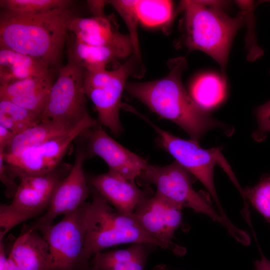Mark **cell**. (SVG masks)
Returning a JSON list of instances; mask_svg holds the SVG:
<instances>
[{"label": "cell", "instance_id": "ac0fdd59", "mask_svg": "<svg viewBox=\"0 0 270 270\" xmlns=\"http://www.w3.org/2000/svg\"><path fill=\"white\" fill-rule=\"evenodd\" d=\"M38 231L22 229L8 253L22 270H53L49 246Z\"/></svg>", "mask_w": 270, "mask_h": 270}, {"label": "cell", "instance_id": "3957f363", "mask_svg": "<svg viewBox=\"0 0 270 270\" xmlns=\"http://www.w3.org/2000/svg\"><path fill=\"white\" fill-rule=\"evenodd\" d=\"M223 4L215 0L181 1L178 10L184 16L176 46L206 53L218 64L224 78L232 40L246 16L242 7L236 16H230L223 10Z\"/></svg>", "mask_w": 270, "mask_h": 270}, {"label": "cell", "instance_id": "e0dca14e", "mask_svg": "<svg viewBox=\"0 0 270 270\" xmlns=\"http://www.w3.org/2000/svg\"><path fill=\"white\" fill-rule=\"evenodd\" d=\"M54 70L14 83L0 86V100L10 101L41 116L54 80Z\"/></svg>", "mask_w": 270, "mask_h": 270}, {"label": "cell", "instance_id": "8992f818", "mask_svg": "<svg viewBox=\"0 0 270 270\" xmlns=\"http://www.w3.org/2000/svg\"><path fill=\"white\" fill-rule=\"evenodd\" d=\"M132 112L138 114L154 128L158 136L160 146L170 154L177 162L200 182L212 196L218 213L224 218L229 220L216 192L214 181L215 164L220 165L236 185L238 182L221 152L222 148H202L196 142L191 139H182L160 128L134 110L133 109Z\"/></svg>", "mask_w": 270, "mask_h": 270}, {"label": "cell", "instance_id": "f546056e", "mask_svg": "<svg viewBox=\"0 0 270 270\" xmlns=\"http://www.w3.org/2000/svg\"><path fill=\"white\" fill-rule=\"evenodd\" d=\"M4 152H0V180L5 186L4 194L8 198H13L16 194L19 184L16 181V178L10 172L4 161Z\"/></svg>", "mask_w": 270, "mask_h": 270}, {"label": "cell", "instance_id": "9a60e30c", "mask_svg": "<svg viewBox=\"0 0 270 270\" xmlns=\"http://www.w3.org/2000/svg\"><path fill=\"white\" fill-rule=\"evenodd\" d=\"M110 16H77L68 26L76 39L88 44L106 46L120 50L127 55L133 52L130 36L120 33Z\"/></svg>", "mask_w": 270, "mask_h": 270}, {"label": "cell", "instance_id": "4dcf8cb0", "mask_svg": "<svg viewBox=\"0 0 270 270\" xmlns=\"http://www.w3.org/2000/svg\"><path fill=\"white\" fill-rule=\"evenodd\" d=\"M16 135L11 130L0 126V152H4L6 147Z\"/></svg>", "mask_w": 270, "mask_h": 270}, {"label": "cell", "instance_id": "f1b7e54d", "mask_svg": "<svg viewBox=\"0 0 270 270\" xmlns=\"http://www.w3.org/2000/svg\"><path fill=\"white\" fill-rule=\"evenodd\" d=\"M258 127L252 136L256 142L264 140L270 132V100L256 108L254 111Z\"/></svg>", "mask_w": 270, "mask_h": 270}, {"label": "cell", "instance_id": "e575fe53", "mask_svg": "<svg viewBox=\"0 0 270 270\" xmlns=\"http://www.w3.org/2000/svg\"><path fill=\"white\" fill-rule=\"evenodd\" d=\"M4 270H22L16 264L10 254Z\"/></svg>", "mask_w": 270, "mask_h": 270}, {"label": "cell", "instance_id": "cb8c5ba5", "mask_svg": "<svg viewBox=\"0 0 270 270\" xmlns=\"http://www.w3.org/2000/svg\"><path fill=\"white\" fill-rule=\"evenodd\" d=\"M42 121L39 115L13 102L0 100V126L17 135Z\"/></svg>", "mask_w": 270, "mask_h": 270}, {"label": "cell", "instance_id": "603a6c76", "mask_svg": "<svg viewBox=\"0 0 270 270\" xmlns=\"http://www.w3.org/2000/svg\"><path fill=\"white\" fill-rule=\"evenodd\" d=\"M190 94L198 106L208 111L224 100L226 94L224 78L212 74H202L192 83Z\"/></svg>", "mask_w": 270, "mask_h": 270}, {"label": "cell", "instance_id": "7a4b0ae2", "mask_svg": "<svg viewBox=\"0 0 270 270\" xmlns=\"http://www.w3.org/2000/svg\"><path fill=\"white\" fill-rule=\"evenodd\" d=\"M70 8L35 14L0 10V47L31 56L60 68L68 26L77 17Z\"/></svg>", "mask_w": 270, "mask_h": 270}, {"label": "cell", "instance_id": "d6a6232c", "mask_svg": "<svg viewBox=\"0 0 270 270\" xmlns=\"http://www.w3.org/2000/svg\"><path fill=\"white\" fill-rule=\"evenodd\" d=\"M256 270H270V260L260 251V259L254 261Z\"/></svg>", "mask_w": 270, "mask_h": 270}, {"label": "cell", "instance_id": "277c9868", "mask_svg": "<svg viewBox=\"0 0 270 270\" xmlns=\"http://www.w3.org/2000/svg\"><path fill=\"white\" fill-rule=\"evenodd\" d=\"M90 188L92 202L65 214L57 224L38 230L49 246L53 270H84L90 266L84 257L88 231L110 206L97 191Z\"/></svg>", "mask_w": 270, "mask_h": 270}, {"label": "cell", "instance_id": "6da1fadb", "mask_svg": "<svg viewBox=\"0 0 270 270\" xmlns=\"http://www.w3.org/2000/svg\"><path fill=\"white\" fill-rule=\"evenodd\" d=\"M187 66L185 58H172L168 62L169 72L164 77L150 82H127L125 90L161 118L176 124L195 142H198L207 130L214 128L231 134L232 131L198 106L186 90L182 76Z\"/></svg>", "mask_w": 270, "mask_h": 270}, {"label": "cell", "instance_id": "ba28073f", "mask_svg": "<svg viewBox=\"0 0 270 270\" xmlns=\"http://www.w3.org/2000/svg\"><path fill=\"white\" fill-rule=\"evenodd\" d=\"M145 243L167 249L182 256L186 250L176 244H169L153 237L142 226L134 213H124L109 206L89 229L85 243L84 257L90 258L104 249L120 244Z\"/></svg>", "mask_w": 270, "mask_h": 270}, {"label": "cell", "instance_id": "44dd1931", "mask_svg": "<svg viewBox=\"0 0 270 270\" xmlns=\"http://www.w3.org/2000/svg\"><path fill=\"white\" fill-rule=\"evenodd\" d=\"M51 69L31 56L0 47V86L40 76Z\"/></svg>", "mask_w": 270, "mask_h": 270}, {"label": "cell", "instance_id": "83f0119b", "mask_svg": "<svg viewBox=\"0 0 270 270\" xmlns=\"http://www.w3.org/2000/svg\"><path fill=\"white\" fill-rule=\"evenodd\" d=\"M107 3L116 9L125 22L132 41L134 57L140 64L141 56L138 33L139 20L136 10V0H107Z\"/></svg>", "mask_w": 270, "mask_h": 270}, {"label": "cell", "instance_id": "52a82bcc", "mask_svg": "<svg viewBox=\"0 0 270 270\" xmlns=\"http://www.w3.org/2000/svg\"><path fill=\"white\" fill-rule=\"evenodd\" d=\"M72 168L69 164L61 163L44 174L20 180L12 202L0 205V241L16 225L46 212L56 188Z\"/></svg>", "mask_w": 270, "mask_h": 270}, {"label": "cell", "instance_id": "484cf974", "mask_svg": "<svg viewBox=\"0 0 270 270\" xmlns=\"http://www.w3.org/2000/svg\"><path fill=\"white\" fill-rule=\"evenodd\" d=\"M70 0H0L1 10L20 14H35L70 8Z\"/></svg>", "mask_w": 270, "mask_h": 270}, {"label": "cell", "instance_id": "d590c367", "mask_svg": "<svg viewBox=\"0 0 270 270\" xmlns=\"http://www.w3.org/2000/svg\"><path fill=\"white\" fill-rule=\"evenodd\" d=\"M153 270H170L168 269L166 266L164 264H159L156 266Z\"/></svg>", "mask_w": 270, "mask_h": 270}, {"label": "cell", "instance_id": "d4e9b609", "mask_svg": "<svg viewBox=\"0 0 270 270\" xmlns=\"http://www.w3.org/2000/svg\"><path fill=\"white\" fill-rule=\"evenodd\" d=\"M136 10L142 23L150 26H156L170 21L173 4L170 0H136Z\"/></svg>", "mask_w": 270, "mask_h": 270}, {"label": "cell", "instance_id": "5bb4252c", "mask_svg": "<svg viewBox=\"0 0 270 270\" xmlns=\"http://www.w3.org/2000/svg\"><path fill=\"white\" fill-rule=\"evenodd\" d=\"M182 208L158 192L141 202L134 214L144 229L162 242L174 244L172 239L182 224Z\"/></svg>", "mask_w": 270, "mask_h": 270}, {"label": "cell", "instance_id": "836d02e7", "mask_svg": "<svg viewBox=\"0 0 270 270\" xmlns=\"http://www.w3.org/2000/svg\"><path fill=\"white\" fill-rule=\"evenodd\" d=\"M8 256L6 254V248L2 240L0 241V270H4Z\"/></svg>", "mask_w": 270, "mask_h": 270}, {"label": "cell", "instance_id": "30bf717a", "mask_svg": "<svg viewBox=\"0 0 270 270\" xmlns=\"http://www.w3.org/2000/svg\"><path fill=\"white\" fill-rule=\"evenodd\" d=\"M85 70L68 56L49 94L42 120H52L76 126L89 114L84 88Z\"/></svg>", "mask_w": 270, "mask_h": 270}, {"label": "cell", "instance_id": "9c48e42d", "mask_svg": "<svg viewBox=\"0 0 270 270\" xmlns=\"http://www.w3.org/2000/svg\"><path fill=\"white\" fill-rule=\"evenodd\" d=\"M136 62L134 57L114 70L84 72V92L95 106L98 123L116 135L122 131L120 118L121 98L127 79L136 74Z\"/></svg>", "mask_w": 270, "mask_h": 270}, {"label": "cell", "instance_id": "7c38bea8", "mask_svg": "<svg viewBox=\"0 0 270 270\" xmlns=\"http://www.w3.org/2000/svg\"><path fill=\"white\" fill-rule=\"evenodd\" d=\"M86 154L83 148H78L72 169L56 188L48 209L22 229L38 230L50 226L56 217L70 213L86 202L90 192L83 170Z\"/></svg>", "mask_w": 270, "mask_h": 270}, {"label": "cell", "instance_id": "7402d4cb", "mask_svg": "<svg viewBox=\"0 0 270 270\" xmlns=\"http://www.w3.org/2000/svg\"><path fill=\"white\" fill-rule=\"evenodd\" d=\"M68 56L86 70L98 72L106 70L109 64L118 58L128 55L114 48L90 45L75 38L68 46Z\"/></svg>", "mask_w": 270, "mask_h": 270}, {"label": "cell", "instance_id": "2e32d148", "mask_svg": "<svg viewBox=\"0 0 270 270\" xmlns=\"http://www.w3.org/2000/svg\"><path fill=\"white\" fill-rule=\"evenodd\" d=\"M86 178L89 186L121 212L134 213L137 206L150 196L146 190L138 188L135 182L110 171Z\"/></svg>", "mask_w": 270, "mask_h": 270}, {"label": "cell", "instance_id": "74e56055", "mask_svg": "<svg viewBox=\"0 0 270 270\" xmlns=\"http://www.w3.org/2000/svg\"></svg>", "mask_w": 270, "mask_h": 270}, {"label": "cell", "instance_id": "4316f807", "mask_svg": "<svg viewBox=\"0 0 270 270\" xmlns=\"http://www.w3.org/2000/svg\"><path fill=\"white\" fill-rule=\"evenodd\" d=\"M243 196L270 224V174L263 175L255 186L246 188Z\"/></svg>", "mask_w": 270, "mask_h": 270}, {"label": "cell", "instance_id": "8d00e7d4", "mask_svg": "<svg viewBox=\"0 0 270 270\" xmlns=\"http://www.w3.org/2000/svg\"><path fill=\"white\" fill-rule=\"evenodd\" d=\"M84 270H99L96 269L90 265Z\"/></svg>", "mask_w": 270, "mask_h": 270}, {"label": "cell", "instance_id": "d6986e66", "mask_svg": "<svg viewBox=\"0 0 270 270\" xmlns=\"http://www.w3.org/2000/svg\"><path fill=\"white\" fill-rule=\"evenodd\" d=\"M155 246L135 243L126 249L102 251L92 256L90 265L99 270H144L148 258Z\"/></svg>", "mask_w": 270, "mask_h": 270}, {"label": "cell", "instance_id": "8fae6325", "mask_svg": "<svg viewBox=\"0 0 270 270\" xmlns=\"http://www.w3.org/2000/svg\"><path fill=\"white\" fill-rule=\"evenodd\" d=\"M97 123L88 114L68 133L29 149L18 156H4V161L10 172L19 180L25 176L44 174L62 163L68 148L74 138L86 129Z\"/></svg>", "mask_w": 270, "mask_h": 270}, {"label": "cell", "instance_id": "ffe728a7", "mask_svg": "<svg viewBox=\"0 0 270 270\" xmlns=\"http://www.w3.org/2000/svg\"><path fill=\"white\" fill-rule=\"evenodd\" d=\"M76 126L52 120H42L37 124L16 135L6 147L4 156H18L29 149L68 133Z\"/></svg>", "mask_w": 270, "mask_h": 270}, {"label": "cell", "instance_id": "5b68a950", "mask_svg": "<svg viewBox=\"0 0 270 270\" xmlns=\"http://www.w3.org/2000/svg\"><path fill=\"white\" fill-rule=\"evenodd\" d=\"M191 174L176 161L165 166L148 164L140 176L146 182L156 186L157 192L182 208H188L204 214L218 222L240 244L244 243L248 234L224 219L202 192L193 188Z\"/></svg>", "mask_w": 270, "mask_h": 270}, {"label": "cell", "instance_id": "4fadbf2b", "mask_svg": "<svg viewBox=\"0 0 270 270\" xmlns=\"http://www.w3.org/2000/svg\"><path fill=\"white\" fill-rule=\"evenodd\" d=\"M80 136L88 140L90 155L100 157L110 172L128 180L135 182L148 164L143 158L114 140L98 123L86 129Z\"/></svg>", "mask_w": 270, "mask_h": 270}, {"label": "cell", "instance_id": "1f68e13d", "mask_svg": "<svg viewBox=\"0 0 270 270\" xmlns=\"http://www.w3.org/2000/svg\"><path fill=\"white\" fill-rule=\"evenodd\" d=\"M88 7L93 16H103L106 15L104 7L108 4L107 0H87Z\"/></svg>", "mask_w": 270, "mask_h": 270}]
</instances>
